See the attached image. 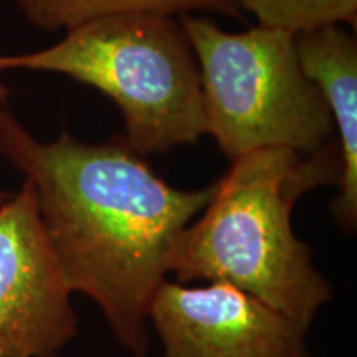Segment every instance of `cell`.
I'll return each instance as SVG.
<instances>
[{
    "instance_id": "30bf717a",
    "label": "cell",
    "mask_w": 357,
    "mask_h": 357,
    "mask_svg": "<svg viewBox=\"0 0 357 357\" xmlns=\"http://www.w3.org/2000/svg\"><path fill=\"white\" fill-rule=\"evenodd\" d=\"M7 98H8V88L2 82H0V102L3 105V102L7 101Z\"/></svg>"
},
{
    "instance_id": "5b68a950",
    "label": "cell",
    "mask_w": 357,
    "mask_h": 357,
    "mask_svg": "<svg viewBox=\"0 0 357 357\" xmlns=\"http://www.w3.org/2000/svg\"><path fill=\"white\" fill-rule=\"evenodd\" d=\"M33 187L0 192V357H56L77 334Z\"/></svg>"
},
{
    "instance_id": "3957f363",
    "label": "cell",
    "mask_w": 357,
    "mask_h": 357,
    "mask_svg": "<svg viewBox=\"0 0 357 357\" xmlns=\"http://www.w3.org/2000/svg\"><path fill=\"white\" fill-rule=\"evenodd\" d=\"M8 68L53 71L100 89L119 106L124 141L139 155L207 134L199 65L176 15L129 12L91 20L50 48L0 56V71Z\"/></svg>"
},
{
    "instance_id": "52a82bcc",
    "label": "cell",
    "mask_w": 357,
    "mask_h": 357,
    "mask_svg": "<svg viewBox=\"0 0 357 357\" xmlns=\"http://www.w3.org/2000/svg\"><path fill=\"white\" fill-rule=\"evenodd\" d=\"M307 79L323 95L339 131L341 177L333 211L339 225L354 230L357 220V43L341 25H324L294 35Z\"/></svg>"
},
{
    "instance_id": "6da1fadb",
    "label": "cell",
    "mask_w": 357,
    "mask_h": 357,
    "mask_svg": "<svg viewBox=\"0 0 357 357\" xmlns=\"http://www.w3.org/2000/svg\"><path fill=\"white\" fill-rule=\"evenodd\" d=\"M0 154L33 187L40 222L66 287L101 307L124 347L144 356L147 312L177 236L213 185L178 190L124 137L83 144L68 132L40 142L0 108Z\"/></svg>"
},
{
    "instance_id": "7a4b0ae2",
    "label": "cell",
    "mask_w": 357,
    "mask_h": 357,
    "mask_svg": "<svg viewBox=\"0 0 357 357\" xmlns=\"http://www.w3.org/2000/svg\"><path fill=\"white\" fill-rule=\"evenodd\" d=\"M341 177L339 146L314 154L260 149L231 160L204 215L182 230L167 257L177 283H227L307 331L331 288L294 235L291 212L303 194Z\"/></svg>"
},
{
    "instance_id": "8fae6325",
    "label": "cell",
    "mask_w": 357,
    "mask_h": 357,
    "mask_svg": "<svg viewBox=\"0 0 357 357\" xmlns=\"http://www.w3.org/2000/svg\"><path fill=\"white\" fill-rule=\"evenodd\" d=\"M234 2H236V3H238V0H234ZM238 7H240V3H238Z\"/></svg>"
},
{
    "instance_id": "277c9868",
    "label": "cell",
    "mask_w": 357,
    "mask_h": 357,
    "mask_svg": "<svg viewBox=\"0 0 357 357\" xmlns=\"http://www.w3.org/2000/svg\"><path fill=\"white\" fill-rule=\"evenodd\" d=\"M200 71L205 129L231 160L260 149L314 154L334 123L307 79L294 33L258 25L230 33L212 20L178 17Z\"/></svg>"
},
{
    "instance_id": "8992f818",
    "label": "cell",
    "mask_w": 357,
    "mask_h": 357,
    "mask_svg": "<svg viewBox=\"0 0 357 357\" xmlns=\"http://www.w3.org/2000/svg\"><path fill=\"white\" fill-rule=\"evenodd\" d=\"M147 319L166 357H305V329L227 283L184 287L164 280Z\"/></svg>"
},
{
    "instance_id": "9c48e42d",
    "label": "cell",
    "mask_w": 357,
    "mask_h": 357,
    "mask_svg": "<svg viewBox=\"0 0 357 357\" xmlns=\"http://www.w3.org/2000/svg\"><path fill=\"white\" fill-rule=\"evenodd\" d=\"M261 26L300 33L324 25L356 26L357 0H238Z\"/></svg>"
},
{
    "instance_id": "ba28073f",
    "label": "cell",
    "mask_w": 357,
    "mask_h": 357,
    "mask_svg": "<svg viewBox=\"0 0 357 357\" xmlns=\"http://www.w3.org/2000/svg\"><path fill=\"white\" fill-rule=\"evenodd\" d=\"M30 24L45 30L66 29L102 17L129 12H159L182 15L192 10H212L238 17L242 8L234 0H17Z\"/></svg>"
}]
</instances>
